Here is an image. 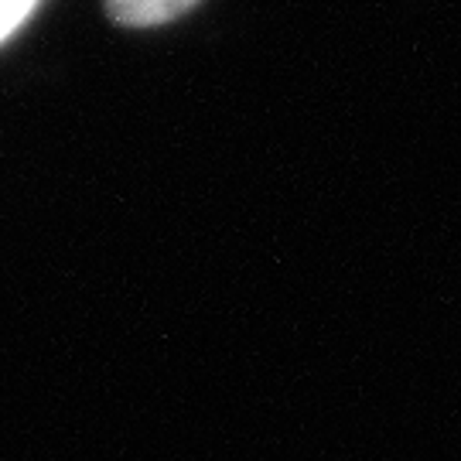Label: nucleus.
Listing matches in <instances>:
<instances>
[{"mask_svg": "<svg viewBox=\"0 0 461 461\" xmlns=\"http://www.w3.org/2000/svg\"><path fill=\"white\" fill-rule=\"evenodd\" d=\"M198 0H106V11L123 28H158L185 11H192Z\"/></svg>", "mask_w": 461, "mask_h": 461, "instance_id": "nucleus-1", "label": "nucleus"}, {"mask_svg": "<svg viewBox=\"0 0 461 461\" xmlns=\"http://www.w3.org/2000/svg\"><path fill=\"white\" fill-rule=\"evenodd\" d=\"M38 0H0V45L34 14Z\"/></svg>", "mask_w": 461, "mask_h": 461, "instance_id": "nucleus-2", "label": "nucleus"}]
</instances>
